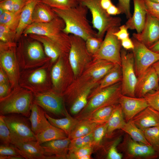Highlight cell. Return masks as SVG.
I'll use <instances>...</instances> for the list:
<instances>
[{
	"label": "cell",
	"instance_id": "19",
	"mask_svg": "<svg viewBox=\"0 0 159 159\" xmlns=\"http://www.w3.org/2000/svg\"><path fill=\"white\" fill-rule=\"evenodd\" d=\"M119 104L121 107L126 122L149 106L145 98L129 96L121 94Z\"/></svg>",
	"mask_w": 159,
	"mask_h": 159
},
{
	"label": "cell",
	"instance_id": "29",
	"mask_svg": "<svg viewBox=\"0 0 159 159\" xmlns=\"http://www.w3.org/2000/svg\"><path fill=\"white\" fill-rule=\"evenodd\" d=\"M127 144L128 153L133 157H156L159 155L151 146L141 144L129 139Z\"/></svg>",
	"mask_w": 159,
	"mask_h": 159
},
{
	"label": "cell",
	"instance_id": "6",
	"mask_svg": "<svg viewBox=\"0 0 159 159\" xmlns=\"http://www.w3.org/2000/svg\"><path fill=\"white\" fill-rule=\"evenodd\" d=\"M33 40H22L17 44V55L21 70L39 67L50 61L41 43Z\"/></svg>",
	"mask_w": 159,
	"mask_h": 159
},
{
	"label": "cell",
	"instance_id": "30",
	"mask_svg": "<svg viewBox=\"0 0 159 159\" xmlns=\"http://www.w3.org/2000/svg\"><path fill=\"white\" fill-rule=\"evenodd\" d=\"M123 112L119 104H117L107 122L105 137L110 138L116 130L121 129L126 123Z\"/></svg>",
	"mask_w": 159,
	"mask_h": 159
},
{
	"label": "cell",
	"instance_id": "44",
	"mask_svg": "<svg viewBox=\"0 0 159 159\" xmlns=\"http://www.w3.org/2000/svg\"><path fill=\"white\" fill-rule=\"evenodd\" d=\"M103 40V39L97 37H91L85 41L86 49L92 56L98 50Z\"/></svg>",
	"mask_w": 159,
	"mask_h": 159
},
{
	"label": "cell",
	"instance_id": "39",
	"mask_svg": "<svg viewBox=\"0 0 159 159\" xmlns=\"http://www.w3.org/2000/svg\"><path fill=\"white\" fill-rule=\"evenodd\" d=\"M107 126V122L99 124L93 131L92 141L91 144L94 150L97 149L100 147L103 139L105 136Z\"/></svg>",
	"mask_w": 159,
	"mask_h": 159
},
{
	"label": "cell",
	"instance_id": "1",
	"mask_svg": "<svg viewBox=\"0 0 159 159\" xmlns=\"http://www.w3.org/2000/svg\"><path fill=\"white\" fill-rule=\"evenodd\" d=\"M115 64L105 60L93 59L62 94L65 103L70 106L82 92L95 87Z\"/></svg>",
	"mask_w": 159,
	"mask_h": 159
},
{
	"label": "cell",
	"instance_id": "52",
	"mask_svg": "<svg viewBox=\"0 0 159 159\" xmlns=\"http://www.w3.org/2000/svg\"><path fill=\"white\" fill-rule=\"evenodd\" d=\"M13 89L10 83L0 84V99L8 95Z\"/></svg>",
	"mask_w": 159,
	"mask_h": 159
},
{
	"label": "cell",
	"instance_id": "5",
	"mask_svg": "<svg viewBox=\"0 0 159 159\" xmlns=\"http://www.w3.org/2000/svg\"><path fill=\"white\" fill-rule=\"evenodd\" d=\"M50 61L36 68L21 70L19 80L20 87L33 93H42L52 90Z\"/></svg>",
	"mask_w": 159,
	"mask_h": 159
},
{
	"label": "cell",
	"instance_id": "14",
	"mask_svg": "<svg viewBox=\"0 0 159 159\" xmlns=\"http://www.w3.org/2000/svg\"><path fill=\"white\" fill-rule=\"evenodd\" d=\"M135 71L138 79L154 63L159 60V54L150 50L144 44L132 37Z\"/></svg>",
	"mask_w": 159,
	"mask_h": 159
},
{
	"label": "cell",
	"instance_id": "36",
	"mask_svg": "<svg viewBox=\"0 0 159 159\" xmlns=\"http://www.w3.org/2000/svg\"><path fill=\"white\" fill-rule=\"evenodd\" d=\"M21 12H14L5 10L4 13L0 15V24L5 25L16 32Z\"/></svg>",
	"mask_w": 159,
	"mask_h": 159
},
{
	"label": "cell",
	"instance_id": "11",
	"mask_svg": "<svg viewBox=\"0 0 159 159\" xmlns=\"http://www.w3.org/2000/svg\"><path fill=\"white\" fill-rule=\"evenodd\" d=\"M69 35L71 47L68 59L75 79L82 73L93 58L86 49L84 39L73 34Z\"/></svg>",
	"mask_w": 159,
	"mask_h": 159
},
{
	"label": "cell",
	"instance_id": "8",
	"mask_svg": "<svg viewBox=\"0 0 159 159\" xmlns=\"http://www.w3.org/2000/svg\"><path fill=\"white\" fill-rule=\"evenodd\" d=\"M79 4L86 6L91 12L93 27L97 30V37L103 39L107 30L119 27L121 19L109 14L101 6L99 0H79Z\"/></svg>",
	"mask_w": 159,
	"mask_h": 159
},
{
	"label": "cell",
	"instance_id": "10",
	"mask_svg": "<svg viewBox=\"0 0 159 159\" xmlns=\"http://www.w3.org/2000/svg\"><path fill=\"white\" fill-rule=\"evenodd\" d=\"M16 42L0 41V66L6 74L13 89L19 86L21 69L18 59Z\"/></svg>",
	"mask_w": 159,
	"mask_h": 159
},
{
	"label": "cell",
	"instance_id": "41",
	"mask_svg": "<svg viewBox=\"0 0 159 159\" xmlns=\"http://www.w3.org/2000/svg\"><path fill=\"white\" fill-rule=\"evenodd\" d=\"M92 132L87 135L71 140L68 154L71 153L80 148L91 144L93 138Z\"/></svg>",
	"mask_w": 159,
	"mask_h": 159
},
{
	"label": "cell",
	"instance_id": "49",
	"mask_svg": "<svg viewBox=\"0 0 159 159\" xmlns=\"http://www.w3.org/2000/svg\"><path fill=\"white\" fill-rule=\"evenodd\" d=\"M12 145H6L2 144L1 145L0 155L21 156L17 152L15 146Z\"/></svg>",
	"mask_w": 159,
	"mask_h": 159
},
{
	"label": "cell",
	"instance_id": "3",
	"mask_svg": "<svg viewBox=\"0 0 159 159\" xmlns=\"http://www.w3.org/2000/svg\"><path fill=\"white\" fill-rule=\"evenodd\" d=\"M64 20L58 16L49 22L32 23L24 31V36L34 34L46 36L57 47L62 54H69L71 47L69 34L64 32Z\"/></svg>",
	"mask_w": 159,
	"mask_h": 159
},
{
	"label": "cell",
	"instance_id": "53",
	"mask_svg": "<svg viewBox=\"0 0 159 159\" xmlns=\"http://www.w3.org/2000/svg\"><path fill=\"white\" fill-rule=\"evenodd\" d=\"M121 41V45L126 49H133L134 45L132 39L129 37L123 39Z\"/></svg>",
	"mask_w": 159,
	"mask_h": 159
},
{
	"label": "cell",
	"instance_id": "34",
	"mask_svg": "<svg viewBox=\"0 0 159 159\" xmlns=\"http://www.w3.org/2000/svg\"><path fill=\"white\" fill-rule=\"evenodd\" d=\"M121 129L128 134L134 141L150 145L146 140L143 130L137 127L131 120L126 122Z\"/></svg>",
	"mask_w": 159,
	"mask_h": 159
},
{
	"label": "cell",
	"instance_id": "60",
	"mask_svg": "<svg viewBox=\"0 0 159 159\" xmlns=\"http://www.w3.org/2000/svg\"><path fill=\"white\" fill-rule=\"evenodd\" d=\"M159 3V0H150Z\"/></svg>",
	"mask_w": 159,
	"mask_h": 159
},
{
	"label": "cell",
	"instance_id": "37",
	"mask_svg": "<svg viewBox=\"0 0 159 159\" xmlns=\"http://www.w3.org/2000/svg\"><path fill=\"white\" fill-rule=\"evenodd\" d=\"M92 88H90L80 95L70 105V112L72 114H78L86 106L88 97Z\"/></svg>",
	"mask_w": 159,
	"mask_h": 159
},
{
	"label": "cell",
	"instance_id": "9",
	"mask_svg": "<svg viewBox=\"0 0 159 159\" xmlns=\"http://www.w3.org/2000/svg\"><path fill=\"white\" fill-rule=\"evenodd\" d=\"M68 55L61 54L50 69L52 89L61 95L75 79Z\"/></svg>",
	"mask_w": 159,
	"mask_h": 159
},
{
	"label": "cell",
	"instance_id": "45",
	"mask_svg": "<svg viewBox=\"0 0 159 159\" xmlns=\"http://www.w3.org/2000/svg\"><path fill=\"white\" fill-rule=\"evenodd\" d=\"M94 149L91 144H88L77 149L71 153L68 154L67 159H79L84 155H91Z\"/></svg>",
	"mask_w": 159,
	"mask_h": 159
},
{
	"label": "cell",
	"instance_id": "2",
	"mask_svg": "<svg viewBox=\"0 0 159 159\" xmlns=\"http://www.w3.org/2000/svg\"><path fill=\"white\" fill-rule=\"evenodd\" d=\"M52 9L64 21L65 33L81 37L85 41L91 37H97V32L93 29L87 18L88 9L79 4L77 6L66 9L52 8Z\"/></svg>",
	"mask_w": 159,
	"mask_h": 159
},
{
	"label": "cell",
	"instance_id": "55",
	"mask_svg": "<svg viewBox=\"0 0 159 159\" xmlns=\"http://www.w3.org/2000/svg\"><path fill=\"white\" fill-rule=\"evenodd\" d=\"M107 13L110 15H115L121 13V12L117 7L114 5H112L107 10Z\"/></svg>",
	"mask_w": 159,
	"mask_h": 159
},
{
	"label": "cell",
	"instance_id": "58",
	"mask_svg": "<svg viewBox=\"0 0 159 159\" xmlns=\"http://www.w3.org/2000/svg\"><path fill=\"white\" fill-rule=\"evenodd\" d=\"M152 66L155 69L159 77V60L153 64Z\"/></svg>",
	"mask_w": 159,
	"mask_h": 159
},
{
	"label": "cell",
	"instance_id": "48",
	"mask_svg": "<svg viewBox=\"0 0 159 159\" xmlns=\"http://www.w3.org/2000/svg\"><path fill=\"white\" fill-rule=\"evenodd\" d=\"M130 0H118L117 7L121 13L124 14L128 19L132 16L130 10Z\"/></svg>",
	"mask_w": 159,
	"mask_h": 159
},
{
	"label": "cell",
	"instance_id": "31",
	"mask_svg": "<svg viewBox=\"0 0 159 159\" xmlns=\"http://www.w3.org/2000/svg\"><path fill=\"white\" fill-rule=\"evenodd\" d=\"M45 115L52 125L63 130L68 135L74 129L79 120L72 117L66 111L64 118L55 119L49 116L45 112Z\"/></svg>",
	"mask_w": 159,
	"mask_h": 159
},
{
	"label": "cell",
	"instance_id": "42",
	"mask_svg": "<svg viewBox=\"0 0 159 159\" xmlns=\"http://www.w3.org/2000/svg\"><path fill=\"white\" fill-rule=\"evenodd\" d=\"M16 34L15 31L5 25L0 24V41L5 43L15 42Z\"/></svg>",
	"mask_w": 159,
	"mask_h": 159
},
{
	"label": "cell",
	"instance_id": "27",
	"mask_svg": "<svg viewBox=\"0 0 159 159\" xmlns=\"http://www.w3.org/2000/svg\"><path fill=\"white\" fill-rule=\"evenodd\" d=\"M28 35L31 39L37 41L42 44L45 54L50 59V63L52 66L62 54L59 49L46 36L34 34Z\"/></svg>",
	"mask_w": 159,
	"mask_h": 159
},
{
	"label": "cell",
	"instance_id": "7",
	"mask_svg": "<svg viewBox=\"0 0 159 159\" xmlns=\"http://www.w3.org/2000/svg\"><path fill=\"white\" fill-rule=\"evenodd\" d=\"M121 89L120 82L101 90L88 100L86 106L75 118L82 120L98 109L119 104Z\"/></svg>",
	"mask_w": 159,
	"mask_h": 159
},
{
	"label": "cell",
	"instance_id": "35",
	"mask_svg": "<svg viewBox=\"0 0 159 159\" xmlns=\"http://www.w3.org/2000/svg\"><path fill=\"white\" fill-rule=\"evenodd\" d=\"M117 105L98 109L84 119H88L100 124L107 122Z\"/></svg>",
	"mask_w": 159,
	"mask_h": 159
},
{
	"label": "cell",
	"instance_id": "59",
	"mask_svg": "<svg viewBox=\"0 0 159 159\" xmlns=\"http://www.w3.org/2000/svg\"><path fill=\"white\" fill-rule=\"evenodd\" d=\"M91 155H87L80 157L79 159H91Z\"/></svg>",
	"mask_w": 159,
	"mask_h": 159
},
{
	"label": "cell",
	"instance_id": "61",
	"mask_svg": "<svg viewBox=\"0 0 159 159\" xmlns=\"http://www.w3.org/2000/svg\"><path fill=\"white\" fill-rule=\"evenodd\" d=\"M5 0H0V2H1V1H4Z\"/></svg>",
	"mask_w": 159,
	"mask_h": 159
},
{
	"label": "cell",
	"instance_id": "13",
	"mask_svg": "<svg viewBox=\"0 0 159 159\" xmlns=\"http://www.w3.org/2000/svg\"><path fill=\"white\" fill-rule=\"evenodd\" d=\"M122 72V94L135 97V90L138 81L132 52H128L124 49L120 51Z\"/></svg>",
	"mask_w": 159,
	"mask_h": 159
},
{
	"label": "cell",
	"instance_id": "23",
	"mask_svg": "<svg viewBox=\"0 0 159 159\" xmlns=\"http://www.w3.org/2000/svg\"><path fill=\"white\" fill-rule=\"evenodd\" d=\"M131 120L142 130L159 126V112L149 106L136 115Z\"/></svg>",
	"mask_w": 159,
	"mask_h": 159
},
{
	"label": "cell",
	"instance_id": "12",
	"mask_svg": "<svg viewBox=\"0 0 159 159\" xmlns=\"http://www.w3.org/2000/svg\"><path fill=\"white\" fill-rule=\"evenodd\" d=\"M118 27H112L107 31L97 52L92 56L93 59H103L121 66V42L114 34Z\"/></svg>",
	"mask_w": 159,
	"mask_h": 159
},
{
	"label": "cell",
	"instance_id": "57",
	"mask_svg": "<svg viewBox=\"0 0 159 159\" xmlns=\"http://www.w3.org/2000/svg\"><path fill=\"white\" fill-rule=\"evenodd\" d=\"M24 159L21 156L0 155V159Z\"/></svg>",
	"mask_w": 159,
	"mask_h": 159
},
{
	"label": "cell",
	"instance_id": "32",
	"mask_svg": "<svg viewBox=\"0 0 159 159\" xmlns=\"http://www.w3.org/2000/svg\"><path fill=\"white\" fill-rule=\"evenodd\" d=\"M100 124L88 119L79 120L75 127L68 136L70 140L87 135L93 132Z\"/></svg>",
	"mask_w": 159,
	"mask_h": 159
},
{
	"label": "cell",
	"instance_id": "40",
	"mask_svg": "<svg viewBox=\"0 0 159 159\" xmlns=\"http://www.w3.org/2000/svg\"><path fill=\"white\" fill-rule=\"evenodd\" d=\"M52 8L67 9L79 4V0H39Z\"/></svg>",
	"mask_w": 159,
	"mask_h": 159
},
{
	"label": "cell",
	"instance_id": "16",
	"mask_svg": "<svg viewBox=\"0 0 159 159\" xmlns=\"http://www.w3.org/2000/svg\"><path fill=\"white\" fill-rule=\"evenodd\" d=\"M3 116L11 137L21 140H37L36 135L24 117L17 115Z\"/></svg>",
	"mask_w": 159,
	"mask_h": 159
},
{
	"label": "cell",
	"instance_id": "28",
	"mask_svg": "<svg viewBox=\"0 0 159 159\" xmlns=\"http://www.w3.org/2000/svg\"><path fill=\"white\" fill-rule=\"evenodd\" d=\"M58 16L48 5L38 1L32 14V23H46L51 21Z\"/></svg>",
	"mask_w": 159,
	"mask_h": 159
},
{
	"label": "cell",
	"instance_id": "20",
	"mask_svg": "<svg viewBox=\"0 0 159 159\" xmlns=\"http://www.w3.org/2000/svg\"><path fill=\"white\" fill-rule=\"evenodd\" d=\"M159 88V77L151 66L139 79L135 90L136 97H143L147 93Z\"/></svg>",
	"mask_w": 159,
	"mask_h": 159
},
{
	"label": "cell",
	"instance_id": "38",
	"mask_svg": "<svg viewBox=\"0 0 159 159\" xmlns=\"http://www.w3.org/2000/svg\"><path fill=\"white\" fill-rule=\"evenodd\" d=\"M142 130L148 142L159 155V126L147 128Z\"/></svg>",
	"mask_w": 159,
	"mask_h": 159
},
{
	"label": "cell",
	"instance_id": "4",
	"mask_svg": "<svg viewBox=\"0 0 159 159\" xmlns=\"http://www.w3.org/2000/svg\"><path fill=\"white\" fill-rule=\"evenodd\" d=\"M33 98L31 91L20 86L14 88L8 95L0 99V114H18L29 117Z\"/></svg>",
	"mask_w": 159,
	"mask_h": 159
},
{
	"label": "cell",
	"instance_id": "24",
	"mask_svg": "<svg viewBox=\"0 0 159 159\" xmlns=\"http://www.w3.org/2000/svg\"><path fill=\"white\" fill-rule=\"evenodd\" d=\"M29 120L32 131L36 135L51 125L45 115L43 109L34 102L31 107Z\"/></svg>",
	"mask_w": 159,
	"mask_h": 159
},
{
	"label": "cell",
	"instance_id": "47",
	"mask_svg": "<svg viewBox=\"0 0 159 159\" xmlns=\"http://www.w3.org/2000/svg\"><path fill=\"white\" fill-rule=\"evenodd\" d=\"M147 13L159 21V3L150 0H143Z\"/></svg>",
	"mask_w": 159,
	"mask_h": 159
},
{
	"label": "cell",
	"instance_id": "43",
	"mask_svg": "<svg viewBox=\"0 0 159 159\" xmlns=\"http://www.w3.org/2000/svg\"><path fill=\"white\" fill-rule=\"evenodd\" d=\"M0 140L2 144L9 145L11 144L10 131L6 124L3 115L0 116Z\"/></svg>",
	"mask_w": 159,
	"mask_h": 159
},
{
	"label": "cell",
	"instance_id": "33",
	"mask_svg": "<svg viewBox=\"0 0 159 159\" xmlns=\"http://www.w3.org/2000/svg\"><path fill=\"white\" fill-rule=\"evenodd\" d=\"M36 136L37 141L40 144L47 142L68 137L67 135L63 130L52 125Z\"/></svg>",
	"mask_w": 159,
	"mask_h": 159
},
{
	"label": "cell",
	"instance_id": "51",
	"mask_svg": "<svg viewBox=\"0 0 159 159\" xmlns=\"http://www.w3.org/2000/svg\"><path fill=\"white\" fill-rule=\"evenodd\" d=\"M128 29L125 24L122 25L119 27V29L114 33V34L120 41L129 37Z\"/></svg>",
	"mask_w": 159,
	"mask_h": 159
},
{
	"label": "cell",
	"instance_id": "15",
	"mask_svg": "<svg viewBox=\"0 0 159 159\" xmlns=\"http://www.w3.org/2000/svg\"><path fill=\"white\" fill-rule=\"evenodd\" d=\"M33 102L46 111L58 115H65L67 110L63 96L52 90L33 93Z\"/></svg>",
	"mask_w": 159,
	"mask_h": 159
},
{
	"label": "cell",
	"instance_id": "18",
	"mask_svg": "<svg viewBox=\"0 0 159 159\" xmlns=\"http://www.w3.org/2000/svg\"><path fill=\"white\" fill-rule=\"evenodd\" d=\"M132 37L149 48L159 39V21L147 13L142 31L133 33Z\"/></svg>",
	"mask_w": 159,
	"mask_h": 159
},
{
	"label": "cell",
	"instance_id": "21",
	"mask_svg": "<svg viewBox=\"0 0 159 159\" xmlns=\"http://www.w3.org/2000/svg\"><path fill=\"white\" fill-rule=\"evenodd\" d=\"M70 140L68 138L52 140L41 144L47 159H67Z\"/></svg>",
	"mask_w": 159,
	"mask_h": 159
},
{
	"label": "cell",
	"instance_id": "54",
	"mask_svg": "<svg viewBox=\"0 0 159 159\" xmlns=\"http://www.w3.org/2000/svg\"><path fill=\"white\" fill-rule=\"evenodd\" d=\"M9 83H10L6 74L3 69L0 66V84Z\"/></svg>",
	"mask_w": 159,
	"mask_h": 159
},
{
	"label": "cell",
	"instance_id": "46",
	"mask_svg": "<svg viewBox=\"0 0 159 159\" xmlns=\"http://www.w3.org/2000/svg\"><path fill=\"white\" fill-rule=\"evenodd\" d=\"M149 106L159 112V88L149 92L144 97Z\"/></svg>",
	"mask_w": 159,
	"mask_h": 159
},
{
	"label": "cell",
	"instance_id": "26",
	"mask_svg": "<svg viewBox=\"0 0 159 159\" xmlns=\"http://www.w3.org/2000/svg\"><path fill=\"white\" fill-rule=\"evenodd\" d=\"M39 0H29L22 9L19 24L16 30L15 42L19 40L26 28L32 22V14L34 9Z\"/></svg>",
	"mask_w": 159,
	"mask_h": 159
},
{
	"label": "cell",
	"instance_id": "22",
	"mask_svg": "<svg viewBox=\"0 0 159 159\" xmlns=\"http://www.w3.org/2000/svg\"><path fill=\"white\" fill-rule=\"evenodd\" d=\"M134 12L131 17L128 19L125 25L128 29L135 30L137 33L142 31L145 23L147 12L143 0H133Z\"/></svg>",
	"mask_w": 159,
	"mask_h": 159
},
{
	"label": "cell",
	"instance_id": "56",
	"mask_svg": "<svg viewBox=\"0 0 159 159\" xmlns=\"http://www.w3.org/2000/svg\"><path fill=\"white\" fill-rule=\"evenodd\" d=\"M148 48L151 51L159 54V39Z\"/></svg>",
	"mask_w": 159,
	"mask_h": 159
},
{
	"label": "cell",
	"instance_id": "25",
	"mask_svg": "<svg viewBox=\"0 0 159 159\" xmlns=\"http://www.w3.org/2000/svg\"><path fill=\"white\" fill-rule=\"evenodd\" d=\"M122 80L121 66L115 64L112 69L93 88L88 97V100L101 90L112 85Z\"/></svg>",
	"mask_w": 159,
	"mask_h": 159
},
{
	"label": "cell",
	"instance_id": "17",
	"mask_svg": "<svg viewBox=\"0 0 159 159\" xmlns=\"http://www.w3.org/2000/svg\"><path fill=\"white\" fill-rule=\"evenodd\" d=\"M11 144L21 156L26 159H45V155L41 145L33 140H21L11 137Z\"/></svg>",
	"mask_w": 159,
	"mask_h": 159
},
{
	"label": "cell",
	"instance_id": "50",
	"mask_svg": "<svg viewBox=\"0 0 159 159\" xmlns=\"http://www.w3.org/2000/svg\"><path fill=\"white\" fill-rule=\"evenodd\" d=\"M119 140H116L110 148L107 155L108 159H121L122 155L119 153L116 148L117 144L119 143Z\"/></svg>",
	"mask_w": 159,
	"mask_h": 159
}]
</instances>
